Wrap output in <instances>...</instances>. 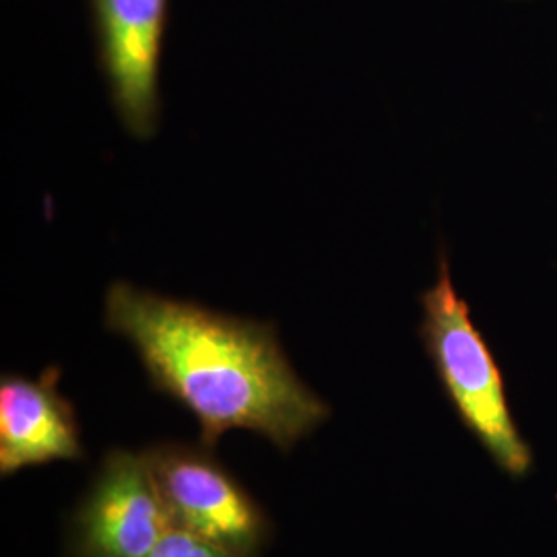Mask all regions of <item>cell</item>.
Returning a JSON list of instances; mask_svg holds the SVG:
<instances>
[{"instance_id": "cell-3", "label": "cell", "mask_w": 557, "mask_h": 557, "mask_svg": "<svg viewBox=\"0 0 557 557\" xmlns=\"http://www.w3.org/2000/svg\"><path fill=\"white\" fill-rule=\"evenodd\" d=\"M172 524L239 557H259L271 520L205 444L165 442L145 450Z\"/></svg>"}, {"instance_id": "cell-4", "label": "cell", "mask_w": 557, "mask_h": 557, "mask_svg": "<svg viewBox=\"0 0 557 557\" xmlns=\"http://www.w3.org/2000/svg\"><path fill=\"white\" fill-rule=\"evenodd\" d=\"M172 527L145 450L116 448L71 515L64 557H147Z\"/></svg>"}, {"instance_id": "cell-7", "label": "cell", "mask_w": 557, "mask_h": 557, "mask_svg": "<svg viewBox=\"0 0 557 557\" xmlns=\"http://www.w3.org/2000/svg\"><path fill=\"white\" fill-rule=\"evenodd\" d=\"M147 557H239L220 545L172 527Z\"/></svg>"}, {"instance_id": "cell-6", "label": "cell", "mask_w": 557, "mask_h": 557, "mask_svg": "<svg viewBox=\"0 0 557 557\" xmlns=\"http://www.w3.org/2000/svg\"><path fill=\"white\" fill-rule=\"evenodd\" d=\"M60 368L38 379L4 374L0 380V473L57 460H81L79 421L71 400L60 393Z\"/></svg>"}, {"instance_id": "cell-2", "label": "cell", "mask_w": 557, "mask_h": 557, "mask_svg": "<svg viewBox=\"0 0 557 557\" xmlns=\"http://www.w3.org/2000/svg\"><path fill=\"white\" fill-rule=\"evenodd\" d=\"M421 306V338L458 418L502 471L524 478L533 465L531 448L517 432L496 359L458 296L446 259Z\"/></svg>"}, {"instance_id": "cell-5", "label": "cell", "mask_w": 557, "mask_h": 557, "mask_svg": "<svg viewBox=\"0 0 557 557\" xmlns=\"http://www.w3.org/2000/svg\"><path fill=\"white\" fill-rule=\"evenodd\" d=\"M98 62L122 126L151 139L160 126V66L170 0H89Z\"/></svg>"}, {"instance_id": "cell-1", "label": "cell", "mask_w": 557, "mask_h": 557, "mask_svg": "<svg viewBox=\"0 0 557 557\" xmlns=\"http://www.w3.org/2000/svg\"><path fill=\"white\" fill-rule=\"evenodd\" d=\"M106 329L126 338L156 391L178 400L213 448L248 430L289 453L314 434L331 407L285 356L273 324L116 281L106 292Z\"/></svg>"}]
</instances>
